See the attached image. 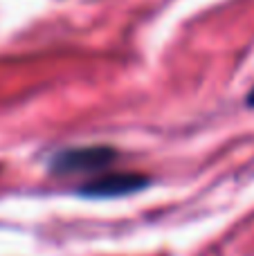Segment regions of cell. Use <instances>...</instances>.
Returning a JSON list of instances; mask_svg holds the SVG:
<instances>
[{
    "label": "cell",
    "mask_w": 254,
    "mask_h": 256,
    "mask_svg": "<svg viewBox=\"0 0 254 256\" xmlns=\"http://www.w3.org/2000/svg\"><path fill=\"white\" fill-rule=\"evenodd\" d=\"M117 160V150L110 146H76L66 148L52 160V171L56 173H88L102 171Z\"/></svg>",
    "instance_id": "obj_1"
},
{
    "label": "cell",
    "mask_w": 254,
    "mask_h": 256,
    "mask_svg": "<svg viewBox=\"0 0 254 256\" xmlns=\"http://www.w3.org/2000/svg\"><path fill=\"white\" fill-rule=\"evenodd\" d=\"M146 184L148 178L140 176V173H108V176H99L86 182L81 186V194L92 196V198H115V196L135 194Z\"/></svg>",
    "instance_id": "obj_2"
}]
</instances>
